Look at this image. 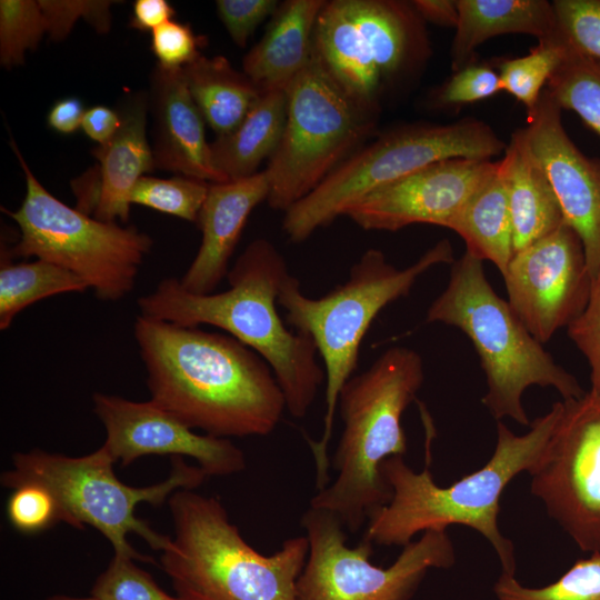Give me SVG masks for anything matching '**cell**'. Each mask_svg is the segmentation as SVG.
<instances>
[{
	"mask_svg": "<svg viewBox=\"0 0 600 600\" xmlns=\"http://www.w3.org/2000/svg\"><path fill=\"white\" fill-rule=\"evenodd\" d=\"M7 513L11 524L24 533L48 529L59 521L52 494L41 486L28 483L13 489Z\"/></svg>",
	"mask_w": 600,
	"mask_h": 600,
	"instance_id": "cell-38",
	"label": "cell"
},
{
	"mask_svg": "<svg viewBox=\"0 0 600 600\" xmlns=\"http://www.w3.org/2000/svg\"><path fill=\"white\" fill-rule=\"evenodd\" d=\"M426 321L458 328L472 342L487 382L481 402L497 420L510 418L530 426L522 404L530 386L552 387L563 400L584 394L579 381L494 292L482 261L468 252L453 261L449 282L429 307Z\"/></svg>",
	"mask_w": 600,
	"mask_h": 600,
	"instance_id": "cell-7",
	"label": "cell"
},
{
	"mask_svg": "<svg viewBox=\"0 0 600 600\" xmlns=\"http://www.w3.org/2000/svg\"><path fill=\"white\" fill-rule=\"evenodd\" d=\"M504 149V142L490 126L472 118L449 124H408L387 131L359 148L288 209L282 230L290 241L302 242L382 186L438 161L490 160Z\"/></svg>",
	"mask_w": 600,
	"mask_h": 600,
	"instance_id": "cell-10",
	"label": "cell"
},
{
	"mask_svg": "<svg viewBox=\"0 0 600 600\" xmlns=\"http://www.w3.org/2000/svg\"><path fill=\"white\" fill-rule=\"evenodd\" d=\"M281 140L268 160L267 202L286 212L313 191L373 133L377 117L361 110L312 54L287 88Z\"/></svg>",
	"mask_w": 600,
	"mask_h": 600,
	"instance_id": "cell-12",
	"label": "cell"
},
{
	"mask_svg": "<svg viewBox=\"0 0 600 600\" xmlns=\"http://www.w3.org/2000/svg\"><path fill=\"white\" fill-rule=\"evenodd\" d=\"M8 244L0 250V330H7L16 316L30 304L66 292H84L88 284L71 271L36 259L13 262Z\"/></svg>",
	"mask_w": 600,
	"mask_h": 600,
	"instance_id": "cell-28",
	"label": "cell"
},
{
	"mask_svg": "<svg viewBox=\"0 0 600 600\" xmlns=\"http://www.w3.org/2000/svg\"><path fill=\"white\" fill-rule=\"evenodd\" d=\"M84 113L86 109L80 99L76 97L59 99L48 112V127L60 134L74 133L81 129Z\"/></svg>",
	"mask_w": 600,
	"mask_h": 600,
	"instance_id": "cell-43",
	"label": "cell"
},
{
	"mask_svg": "<svg viewBox=\"0 0 600 600\" xmlns=\"http://www.w3.org/2000/svg\"><path fill=\"white\" fill-rule=\"evenodd\" d=\"M269 191L266 170L241 180L210 183L197 219L201 243L179 279L187 291L212 293L227 278L230 259L247 220L258 204L267 201Z\"/></svg>",
	"mask_w": 600,
	"mask_h": 600,
	"instance_id": "cell-21",
	"label": "cell"
},
{
	"mask_svg": "<svg viewBox=\"0 0 600 600\" xmlns=\"http://www.w3.org/2000/svg\"><path fill=\"white\" fill-rule=\"evenodd\" d=\"M458 22L451 46V68L458 71L474 62V51L501 34L524 33L539 42L563 38L552 2L547 0H456Z\"/></svg>",
	"mask_w": 600,
	"mask_h": 600,
	"instance_id": "cell-23",
	"label": "cell"
},
{
	"mask_svg": "<svg viewBox=\"0 0 600 600\" xmlns=\"http://www.w3.org/2000/svg\"><path fill=\"white\" fill-rule=\"evenodd\" d=\"M148 104L143 92L127 94L122 101L118 132L107 144L92 150L99 162L96 173L72 182L80 211L101 221L128 222L133 186L156 168L147 138Z\"/></svg>",
	"mask_w": 600,
	"mask_h": 600,
	"instance_id": "cell-19",
	"label": "cell"
},
{
	"mask_svg": "<svg viewBox=\"0 0 600 600\" xmlns=\"http://www.w3.org/2000/svg\"><path fill=\"white\" fill-rule=\"evenodd\" d=\"M46 600H98L97 598L94 597H89V598H73V597H68V596H53L51 598H48Z\"/></svg>",
	"mask_w": 600,
	"mask_h": 600,
	"instance_id": "cell-46",
	"label": "cell"
},
{
	"mask_svg": "<svg viewBox=\"0 0 600 600\" xmlns=\"http://www.w3.org/2000/svg\"><path fill=\"white\" fill-rule=\"evenodd\" d=\"M567 330L590 367V391L600 397V270L592 278L584 310Z\"/></svg>",
	"mask_w": 600,
	"mask_h": 600,
	"instance_id": "cell-40",
	"label": "cell"
},
{
	"mask_svg": "<svg viewBox=\"0 0 600 600\" xmlns=\"http://www.w3.org/2000/svg\"><path fill=\"white\" fill-rule=\"evenodd\" d=\"M494 593L499 600H600V552L576 561L557 581L541 588L524 587L514 574L502 572Z\"/></svg>",
	"mask_w": 600,
	"mask_h": 600,
	"instance_id": "cell-31",
	"label": "cell"
},
{
	"mask_svg": "<svg viewBox=\"0 0 600 600\" xmlns=\"http://www.w3.org/2000/svg\"><path fill=\"white\" fill-rule=\"evenodd\" d=\"M91 596L98 600H179L164 592L134 560L117 556L94 581Z\"/></svg>",
	"mask_w": 600,
	"mask_h": 600,
	"instance_id": "cell-34",
	"label": "cell"
},
{
	"mask_svg": "<svg viewBox=\"0 0 600 600\" xmlns=\"http://www.w3.org/2000/svg\"><path fill=\"white\" fill-rule=\"evenodd\" d=\"M277 0H218L217 14L233 43L246 47L256 29L277 11Z\"/></svg>",
	"mask_w": 600,
	"mask_h": 600,
	"instance_id": "cell-41",
	"label": "cell"
},
{
	"mask_svg": "<svg viewBox=\"0 0 600 600\" xmlns=\"http://www.w3.org/2000/svg\"><path fill=\"white\" fill-rule=\"evenodd\" d=\"M498 167L508 189L516 253L554 231L564 219L549 179L529 148L523 129L512 133Z\"/></svg>",
	"mask_w": 600,
	"mask_h": 600,
	"instance_id": "cell-24",
	"label": "cell"
},
{
	"mask_svg": "<svg viewBox=\"0 0 600 600\" xmlns=\"http://www.w3.org/2000/svg\"><path fill=\"white\" fill-rule=\"evenodd\" d=\"M453 261L447 239L404 269L396 268L381 250L371 248L352 264L348 280L323 297L306 296L291 274L282 282L278 304L286 311V322L313 341L324 364L323 431L317 441L307 438L316 464L317 490L330 482L328 447L339 393L358 367L360 347L372 321L384 307L407 296L429 269Z\"/></svg>",
	"mask_w": 600,
	"mask_h": 600,
	"instance_id": "cell-5",
	"label": "cell"
},
{
	"mask_svg": "<svg viewBox=\"0 0 600 600\" xmlns=\"http://www.w3.org/2000/svg\"><path fill=\"white\" fill-rule=\"evenodd\" d=\"M502 91L498 71L482 63H470L454 71L432 96L438 108H453L488 99Z\"/></svg>",
	"mask_w": 600,
	"mask_h": 600,
	"instance_id": "cell-37",
	"label": "cell"
},
{
	"mask_svg": "<svg viewBox=\"0 0 600 600\" xmlns=\"http://www.w3.org/2000/svg\"><path fill=\"white\" fill-rule=\"evenodd\" d=\"M531 493L582 551L600 552V397L562 400Z\"/></svg>",
	"mask_w": 600,
	"mask_h": 600,
	"instance_id": "cell-14",
	"label": "cell"
},
{
	"mask_svg": "<svg viewBox=\"0 0 600 600\" xmlns=\"http://www.w3.org/2000/svg\"><path fill=\"white\" fill-rule=\"evenodd\" d=\"M207 39L194 33L189 23L169 20L151 31V50L158 66L183 69L201 56Z\"/></svg>",
	"mask_w": 600,
	"mask_h": 600,
	"instance_id": "cell-39",
	"label": "cell"
},
{
	"mask_svg": "<svg viewBox=\"0 0 600 600\" xmlns=\"http://www.w3.org/2000/svg\"><path fill=\"white\" fill-rule=\"evenodd\" d=\"M312 54L361 110L377 117L384 93L416 76L431 48L411 1L330 0L314 26Z\"/></svg>",
	"mask_w": 600,
	"mask_h": 600,
	"instance_id": "cell-9",
	"label": "cell"
},
{
	"mask_svg": "<svg viewBox=\"0 0 600 600\" xmlns=\"http://www.w3.org/2000/svg\"><path fill=\"white\" fill-rule=\"evenodd\" d=\"M113 464L100 448L77 458L33 449L16 452L12 467L1 473L0 481L12 490L28 483L43 487L56 500L59 521L77 529L86 524L96 528L108 539L117 557L156 563L152 557L139 553L127 536L138 534L157 551H163L171 538L138 518L137 506L148 502L160 507L177 490L199 487L207 474L199 466H190L176 456L164 481L131 487L117 478Z\"/></svg>",
	"mask_w": 600,
	"mask_h": 600,
	"instance_id": "cell-8",
	"label": "cell"
},
{
	"mask_svg": "<svg viewBox=\"0 0 600 600\" xmlns=\"http://www.w3.org/2000/svg\"><path fill=\"white\" fill-rule=\"evenodd\" d=\"M289 276L283 256L267 239L251 241L229 269V288L198 294L177 278L161 280L137 300L140 314L181 327H217L256 351L271 368L287 410L303 418L326 381L317 348L289 330L278 313V296Z\"/></svg>",
	"mask_w": 600,
	"mask_h": 600,
	"instance_id": "cell-2",
	"label": "cell"
},
{
	"mask_svg": "<svg viewBox=\"0 0 600 600\" xmlns=\"http://www.w3.org/2000/svg\"><path fill=\"white\" fill-rule=\"evenodd\" d=\"M411 3L424 22L456 28L458 22L456 0H413Z\"/></svg>",
	"mask_w": 600,
	"mask_h": 600,
	"instance_id": "cell-45",
	"label": "cell"
},
{
	"mask_svg": "<svg viewBox=\"0 0 600 600\" xmlns=\"http://www.w3.org/2000/svg\"><path fill=\"white\" fill-rule=\"evenodd\" d=\"M424 380L420 354L393 347L343 384L338 408L342 431L331 464L336 478L317 490L310 507L336 514L357 533L370 516L389 503L392 490L381 463L408 451L401 417Z\"/></svg>",
	"mask_w": 600,
	"mask_h": 600,
	"instance_id": "cell-4",
	"label": "cell"
},
{
	"mask_svg": "<svg viewBox=\"0 0 600 600\" xmlns=\"http://www.w3.org/2000/svg\"><path fill=\"white\" fill-rule=\"evenodd\" d=\"M26 177V196L16 211L3 209L20 236L10 248L13 257H36L81 278L102 301L130 293L153 241L134 226L101 221L52 196L36 178L14 142Z\"/></svg>",
	"mask_w": 600,
	"mask_h": 600,
	"instance_id": "cell-11",
	"label": "cell"
},
{
	"mask_svg": "<svg viewBox=\"0 0 600 600\" xmlns=\"http://www.w3.org/2000/svg\"><path fill=\"white\" fill-rule=\"evenodd\" d=\"M47 33L36 0L0 1V63L12 68L24 62L26 52L38 47Z\"/></svg>",
	"mask_w": 600,
	"mask_h": 600,
	"instance_id": "cell-33",
	"label": "cell"
},
{
	"mask_svg": "<svg viewBox=\"0 0 600 600\" xmlns=\"http://www.w3.org/2000/svg\"><path fill=\"white\" fill-rule=\"evenodd\" d=\"M326 0H286L242 60V71L264 93L283 90L312 59V37Z\"/></svg>",
	"mask_w": 600,
	"mask_h": 600,
	"instance_id": "cell-22",
	"label": "cell"
},
{
	"mask_svg": "<svg viewBox=\"0 0 600 600\" xmlns=\"http://www.w3.org/2000/svg\"><path fill=\"white\" fill-rule=\"evenodd\" d=\"M120 126L119 111L103 104H97L86 110L81 129L98 146H103L114 137Z\"/></svg>",
	"mask_w": 600,
	"mask_h": 600,
	"instance_id": "cell-42",
	"label": "cell"
},
{
	"mask_svg": "<svg viewBox=\"0 0 600 600\" xmlns=\"http://www.w3.org/2000/svg\"><path fill=\"white\" fill-rule=\"evenodd\" d=\"M92 401L107 433L100 449L113 463L126 467L150 454L186 456L207 477L231 476L247 467L243 451L230 439L198 434L151 400L138 402L96 392Z\"/></svg>",
	"mask_w": 600,
	"mask_h": 600,
	"instance_id": "cell-16",
	"label": "cell"
},
{
	"mask_svg": "<svg viewBox=\"0 0 600 600\" xmlns=\"http://www.w3.org/2000/svg\"><path fill=\"white\" fill-rule=\"evenodd\" d=\"M168 506L174 536L160 563L179 600H297L306 536L264 556L243 539L219 498L181 489Z\"/></svg>",
	"mask_w": 600,
	"mask_h": 600,
	"instance_id": "cell-6",
	"label": "cell"
},
{
	"mask_svg": "<svg viewBox=\"0 0 600 600\" xmlns=\"http://www.w3.org/2000/svg\"><path fill=\"white\" fill-rule=\"evenodd\" d=\"M174 14V8L167 0H136L130 27L141 31H153L172 20Z\"/></svg>",
	"mask_w": 600,
	"mask_h": 600,
	"instance_id": "cell-44",
	"label": "cell"
},
{
	"mask_svg": "<svg viewBox=\"0 0 600 600\" xmlns=\"http://www.w3.org/2000/svg\"><path fill=\"white\" fill-rule=\"evenodd\" d=\"M150 400L204 434L264 437L287 410L270 366L236 338L137 316Z\"/></svg>",
	"mask_w": 600,
	"mask_h": 600,
	"instance_id": "cell-1",
	"label": "cell"
},
{
	"mask_svg": "<svg viewBox=\"0 0 600 600\" xmlns=\"http://www.w3.org/2000/svg\"><path fill=\"white\" fill-rule=\"evenodd\" d=\"M183 72L191 97L217 137L237 128L263 94L223 56L201 54Z\"/></svg>",
	"mask_w": 600,
	"mask_h": 600,
	"instance_id": "cell-27",
	"label": "cell"
},
{
	"mask_svg": "<svg viewBox=\"0 0 600 600\" xmlns=\"http://www.w3.org/2000/svg\"><path fill=\"white\" fill-rule=\"evenodd\" d=\"M502 276L510 307L541 344L582 313L592 283L582 241L566 222L516 252Z\"/></svg>",
	"mask_w": 600,
	"mask_h": 600,
	"instance_id": "cell-15",
	"label": "cell"
},
{
	"mask_svg": "<svg viewBox=\"0 0 600 600\" xmlns=\"http://www.w3.org/2000/svg\"><path fill=\"white\" fill-rule=\"evenodd\" d=\"M287 92H264L240 124L210 142L213 168L227 181L256 174L276 151L284 129Z\"/></svg>",
	"mask_w": 600,
	"mask_h": 600,
	"instance_id": "cell-25",
	"label": "cell"
},
{
	"mask_svg": "<svg viewBox=\"0 0 600 600\" xmlns=\"http://www.w3.org/2000/svg\"><path fill=\"white\" fill-rule=\"evenodd\" d=\"M568 50L569 44L563 39L557 42H538L528 54L503 60L498 67L502 91L514 97L531 111Z\"/></svg>",
	"mask_w": 600,
	"mask_h": 600,
	"instance_id": "cell-30",
	"label": "cell"
},
{
	"mask_svg": "<svg viewBox=\"0 0 600 600\" xmlns=\"http://www.w3.org/2000/svg\"><path fill=\"white\" fill-rule=\"evenodd\" d=\"M496 169L497 162L491 160L438 161L373 190L344 216L363 230L398 231L416 223L448 228Z\"/></svg>",
	"mask_w": 600,
	"mask_h": 600,
	"instance_id": "cell-17",
	"label": "cell"
},
{
	"mask_svg": "<svg viewBox=\"0 0 600 600\" xmlns=\"http://www.w3.org/2000/svg\"><path fill=\"white\" fill-rule=\"evenodd\" d=\"M547 90L561 109L576 112L600 136V61L569 50Z\"/></svg>",
	"mask_w": 600,
	"mask_h": 600,
	"instance_id": "cell-29",
	"label": "cell"
},
{
	"mask_svg": "<svg viewBox=\"0 0 600 600\" xmlns=\"http://www.w3.org/2000/svg\"><path fill=\"white\" fill-rule=\"evenodd\" d=\"M561 402L530 423V430L514 434L506 424H497V443L487 463L448 487L438 486L428 469L416 472L403 457H391L380 471L392 490L389 503L368 520L364 539L378 546L410 543L416 534L446 531L460 524L481 533L493 547L502 572L514 574L512 542L498 526L500 498L519 473L534 468L556 427Z\"/></svg>",
	"mask_w": 600,
	"mask_h": 600,
	"instance_id": "cell-3",
	"label": "cell"
},
{
	"mask_svg": "<svg viewBox=\"0 0 600 600\" xmlns=\"http://www.w3.org/2000/svg\"><path fill=\"white\" fill-rule=\"evenodd\" d=\"M552 4L563 40L600 61V0H554Z\"/></svg>",
	"mask_w": 600,
	"mask_h": 600,
	"instance_id": "cell-35",
	"label": "cell"
},
{
	"mask_svg": "<svg viewBox=\"0 0 600 600\" xmlns=\"http://www.w3.org/2000/svg\"><path fill=\"white\" fill-rule=\"evenodd\" d=\"M448 229L459 234L468 253L489 260L503 274L511 261L513 230L506 181L496 171L469 197Z\"/></svg>",
	"mask_w": 600,
	"mask_h": 600,
	"instance_id": "cell-26",
	"label": "cell"
},
{
	"mask_svg": "<svg viewBox=\"0 0 600 600\" xmlns=\"http://www.w3.org/2000/svg\"><path fill=\"white\" fill-rule=\"evenodd\" d=\"M46 30L53 41H61L71 32L77 20L84 19L97 32L111 28L110 0H38Z\"/></svg>",
	"mask_w": 600,
	"mask_h": 600,
	"instance_id": "cell-36",
	"label": "cell"
},
{
	"mask_svg": "<svg viewBox=\"0 0 600 600\" xmlns=\"http://www.w3.org/2000/svg\"><path fill=\"white\" fill-rule=\"evenodd\" d=\"M561 110L546 88L528 111L523 132L557 196L564 222L582 241L593 278L600 270V162L587 158L571 141Z\"/></svg>",
	"mask_w": 600,
	"mask_h": 600,
	"instance_id": "cell-18",
	"label": "cell"
},
{
	"mask_svg": "<svg viewBox=\"0 0 600 600\" xmlns=\"http://www.w3.org/2000/svg\"><path fill=\"white\" fill-rule=\"evenodd\" d=\"M309 549L297 582V600H409L430 569L453 566L446 531H427L406 544L389 567L371 562L372 543L347 544L340 519L309 507L301 518Z\"/></svg>",
	"mask_w": 600,
	"mask_h": 600,
	"instance_id": "cell-13",
	"label": "cell"
},
{
	"mask_svg": "<svg viewBox=\"0 0 600 600\" xmlns=\"http://www.w3.org/2000/svg\"><path fill=\"white\" fill-rule=\"evenodd\" d=\"M210 183L184 177H141L130 192V203L140 204L187 221H196Z\"/></svg>",
	"mask_w": 600,
	"mask_h": 600,
	"instance_id": "cell-32",
	"label": "cell"
},
{
	"mask_svg": "<svg viewBox=\"0 0 600 600\" xmlns=\"http://www.w3.org/2000/svg\"><path fill=\"white\" fill-rule=\"evenodd\" d=\"M150 103L154 167L208 183L226 182L212 166L206 121L190 94L183 69L154 68Z\"/></svg>",
	"mask_w": 600,
	"mask_h": 600,
	"instance_id": "cell-20",
	"label": "cell"
}]
</instances>
